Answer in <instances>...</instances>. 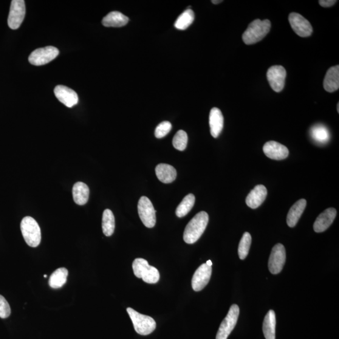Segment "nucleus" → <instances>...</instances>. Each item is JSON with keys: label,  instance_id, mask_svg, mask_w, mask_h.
<instances>
[{"label": "nucleus", "instance_id": "f257e3e1", "mask_svg": "<svg viewBox=\"0 0 339 339\" xmlns=\"http://www.w3.org/2000/svg\"><path fill=\"white\" fill-rule=\"evenodd\" d=\"M209 222V215L202 211L197 214L188 223L183 233V240L187 244H194L200 239Z\"/></svg>", "mask_w": 339, "mask_h": 339}, {"label": "nucleus", "instance_id": "f03ea898", "mask_svg": "<svg viewBox=\"0 0 339 339\" xmlns=\"http://www.w3.org/2000/svg\"><path fill=\"white\" fill-rule=\"evenodd\" d=\"M271 28V22L268 20L257 19L251 22L242 35V40L247 45L257 43L265 38L269 33Z\"/></svg>", "mask_w": 339, "mask_h": 339}, {"label": "nucleus", "instance_id": "7ed1b4c3", "mask_svg": "<svg viewBox=\"0 0 339 339\" xmlns=\"http://www.w3.org/2000/svg\"><path fill=\"white\" fill-rule=\"evenodd\" d=\"M21 228L27 244L30 247H37L41 241V231L36 220L30 216L25 217L22 220Z\"/></svg>", "mask_w": 339, "mask_h": 339}, {"label": "nucleus", "instance_id": "20e7f679", "mask_svg": "<svg viewBox=\"0 0 339 339\" xmlns=\"http://www.w3.org/2000/svg\"><path fill=\"white\" fill-rule=\"evenodd\" d=\"M135 275L149 284H155L159 281L160 273L156 268L148 264L146 259L137 258L133 262Z\"/></svg>", "mask_w": 339, "mask_h": 339}, {"label": "nucleus", "instance_id": "39448f33", "mask_svg": "<svg viewBox=\"0 0 339 339\" xmlns=\"http://www.w3.org/2000/svg\"><path fill=\"white\" fill-rule=\"evenodd\" d=\"M126 310L138 334L148 335L156 329V322L151 316L141 314L132 308H127Z\"/></svg>", "mask_w": 339, "mask_h": 339}, {"label": "nucleus", "instance_id": "423d86ee", "mask_svg": "<svg viewBox=\"0 0 339 339\" xmlns=\"http://www.w3.org/2000/svg\"><path fill=\"white\" fill-rule=\"evenodd\" d=\"M138 211L143 224L146 228H154L156 224V211L148 197L142 196L140 198L138 201Z\"/></svg>", "mask_w": 339, "mask_h": 339}, {"label": "nucleus", "instance_id": "0eeeda50", "mask_svg": "<svg viewBox=\"0 0 339 339\" xmlns=\"http://www.w3.org/2000/svg\"><path fill=\"white\" fill-rule=\"evenodd\" d=\"M239 315V307L235 304L232 305L227 316L220 324L216 339H228L236 326Z\"/></svg>", "mask_w": 339, "mask_h": 339}, {"label": "nucleus", "instance_id": "6e6552de", "mask_svg": "<svg viewBox=\"0 0 339 339\" xmlns=\"http://www.w3.org/2000/svg\"><path fill=\"white\" fill-rule=\"evenodd\" d=\"M59 54V51L56 47L48 46L40 48L31 53L28 61L33 66H43L53 61Z\"/></svg>", "mask_w": 339, "mask_h": 339}, {"label": "nucleus", "instance_id": "1a4fd4ad", "mask_svg": "<svg viewBox=\"0 0 339 339\" xmlns=\"http://www.w3.org/2000/svg\"><path fill=\"white\" fill-rule=\"evenodd\" d=\"M26 8L24 0H13L11 1L9 15L8 18V25L11 29L16 30L21 27L24 21Z\"/></svg>", "mask_w": 339, "mask_h": 339}, {"label": "nucleus", "instance_id": "9d476101", "mask_svg": "<svg viewBox=\"0 0 339 339\" xmlns=\"http://www.w3.org/2000/svg\"><path fill=\"white\" fill-rule=\"evenodd\" d=\"M286 261V251L284 246L277 244L271 251L270 256L268 267L270 271L273 275H276L281 272Z\"/></svg>", "mask_w": 339, "mask_h": 339}, {"label": "nucleus", "instance_id": "9b49d317", "mask_svg": "<svg viewBox=\"0 0 339 339\" xmlns=\"http://www.w3.org/2000/svg\"><path fill=\"white\" fill-rule=\"evenodd\" d=\"M289 22L292 29L302 37H307L312 35L313 28L310 23L300 14L291 13L289 15Z\"/></svg>", "mask_w": 339, "mask_h": 339}, {"label": "nucleus", "instance_id": "f8f14e48", "mask_svg": "<svg viewBox=\"0 0 339 339\" xmlns=\"http://www.w3.org/2000/svg\"><path fill=\"white\" fill-rule=\"evenodd\" d=\"M287 72L281 66H275L269 68L267 72V79L271 88L276 92L284 89Z\"/></svg>", "mask_w": 339, "mask_h": 339}, {"label": "nucleus", "instance_id": "ddd939ff", "mask_svg": "<svg viewBox=\"0 0 339 339\" xmlns=\"http://www.w3.org/2000/svg\"><path fill=\"white\" fill-rule=\"evenodd\" d=\"M212 275V266L207 263L200 265L195 272L192 279V287L195 292H200L210 281Z\"/></svg>", "mask_w": 339, "mask_h": 339}, {"label": "nucleus", "instance_id": "4468645a", "mask_svg": "<svg viewBox=\"0 0 339 339\" xmlns=\"http://www.w3.org/2000/svg\"><path fill=\"white\" fill-rule=\"evenodd\" d=\"M263 152L266 156L275 160L285 159L289 155V151L286 146L274 141H268L265 144Z\"/></svg>", "mask_w": 339, "mask_h": 339}, {"label": "nucleus", "instance_id": "2eb2a0df", "mask_svg": "<svg viewBox=\"0 0 339 339\" xmlns=\"http://www.w3.org/2000/svg\"><path fill=\"white\" fill-rule=\"evenodd\" d=\"M54 94L58 100L68 107H72L78 103L77 93L69 87L59 85L55 87Z\"/></svg>", "mask_w": 339, "mask_h": 339}, {"label": "nucleus", "instance_id": "dca6fc26", "mask_svg": "<svg viewBox=\"0 0 339 339\" xmlns=\"http://www.w3.org/2000/svg\"><path fill=\"white\" fill-rule=\"evenodd\" d=\"M336 216H337L336 209L334 208L326 209L316 218L313 224V230L316 233H322L326 231L332 224Z\"/></svg>", "mask_w": 339, "mask_h": 339}, {"label": "nucleus", "instance_id": "f3484780", "mask_svg": "<svg viewBox=\"0 0 339 339\" xmlns=\"http://www.w3.org/2000/svg\"><path fill=\"white\" fill-rule=\"evenodd\" d=\"M267 194V189L264 185H256L248 194L246 203L251 209L258 208L265 201Z\"/></svg>", "mask_w": 339, "mask_h": 339}, {"label": "nucleus", "instance_id": "a211bd4d", "mask_svg": "<svg viewBox=\"0 0 339 339\" xmlns=\"http://www.w3.org/2000/svg\"><path fill=\"white\" fill-rule=\"evenodd\" d=\"M209 126L211 135L215 138L219 137L224 127V117L221 111L217 107H213L209 115Z\"/></svg>", "mask_w": 339, "mask_h": 339}, {"label": "nucleus", "instance_id": "6ab92c4d", "mask_svg": "<svg viewBox=\"0 0 339 339\" xmlns=\"http://www.w3.org/2000/svg\"><path fill=\"white\" fill-rule=\"evenodd\" d=\"M158 179L164 183L173 182L177 177V171L174 166L165 163H160L155 168Z\"/></svg>", "mask_w": 339, "mask_h": 339}, {"label": "nucleus", "instance_id": "aec40b11", "mask_svg": "<svg viewBox=\"0 0 339 339\" xmlns=\"http://www.w3.org/2000/svg\"><path fill=\"white\" fill-rule=\"evenodd\" d=\"M306 205L307 201L304 199H299L298 201L294 203L292 207L290 208L289 212H288L287 218V224L289 227H295L297 224L305 208H306Z\"/></svg>", "mask_w": 339, "mask_h": 339}, {"label": "nucleus", "instance_id": "412c9836", "mask_svg": "<svg viewBox=\"0 0 339 339\" xmlns=\"http://www.w3.org/2000/svg\"><path fill=\"white\" fill-rule=\"evenodd\" d=\"M324 87L326 91L333 92L339 88V66L330 67L327 72L324 81Z\"/></svg>", "mask_w": 339, "mask_h": 339}, {"label": "nucleus", "instance_id": "4be33fe9", "mask_svg": "<svg viewBox=\"0 0 339 339\" xmlns=\"http://www.w3.org/2000/svg\"><path fill=\"white\" fill-rule=\"evenodd\" d=\"M129 22L128 17L119 11H112L104 17L102 24L106 27H121Z\"/></svg>", "mask_w": 339, "mask_h": 339}, {"label": "nucleus", "instance_id": "5701e85b", "mask_svg": "<svg viewBox=\"0 0 339 339\" xmlns=\"http://www.w3.org/2000/svg\"><path fill=\"white\" fill-rule=\"evenodd\" d=\"M72 196L74 202L79 205H83L88 201L89 189L86 183H76L72 189Z\"/></svg>", "mask_w": 339, "mask_h": 339}, {"label": "nucleus", "instance_id": "b1692460", "mask_svg": "<svg viewBox=\"0 0 339 339\" xmlns=\"http://www.w3.org/2000/svg\"><path fill=\"white\" fill-rule=\"evenodd\" d=\"M276 324L275 313L271 310L266 315L262 324V331L266 339H275Z\"/></svg>", "mask_w": 339, "mask_h": 339}, {"label": "nucleus", "instance_id": "393cba45", "mask_svg": "<svg viewBox=\"0 0 339 339\" xmlns=\"http://www.w3.org/2000/svg\"><path fill=\"white\" fill-rule=\"evenodd\" d=\"M310 135L316 143L326 144L330 140L329 130L322 124H316L310 129Z\"/></svg>", "mask_w": 339, "mask_h": 339}, {"label": "nucleus", "instance_id": "a878e982", "mask_svg": "<svg viewBox=\"0 0 339 339\" xmlns=\"http://www.w3.org/2000/svg\"><path fill=\"white\" fill-rule=\"evenodd\" d=\"M67 276L68 270L66 268H59L50 277L49 281L50 287L53 289H58L63 287L67 282Z\"/></svg>", "mask_w": 339, "mask_h": 339}, {"label": "nucleus", "instance_id": "bb28decb", "mask_svg": "<svg viewBox=\"0 0 339 339\" xmlns=\"http://www.w3.org/2000/svg\"><path fill=\"white\" fill-rule=\"evenodd\" d=\"M102 229L106 236H111L114 233L115 229V219L114 214L109 209H106L103 214L102 219Z\"/></svg>", "mask_w": 339, "mask_h": 339}, {"label": "nucleus", "instance_id": "cd10ccee", "mask_svg": "<svg viewBox=\"0 0 339 339\" xmlns=\"http://www.w3.org/2000/svg\"><path fill=\"white\" fill-rule=\"evenodd\" d=\"M195 201H196V197L192 194H189L183 198L182 201L178 205L176 212H175L177 216L179 217L185 216L193 208Z\"/></svg>", "mask_w": 339, "mask_h": 339}, {"label": "nucleus", "instance_id": "c85d7f7f", "mask_svg": "<svg viewBox=\"0 0 339 339\" xmlns=\"http://www.w3.org/2000/svg\"><path fill=\"white\" fill-rule=\"evenodd\" d=\"M194 18V11L191 9L186 10L177 18L175 23V27L177 29L184 30L193 23Z\"/></svg>", "mask_w": 339, "mask_h": 339}, {"label": "nucleus", "instance_id": "c756f323", "mask_svg": "<svg viewBox=\"0 0 339 339\" xmlns=\"http://www.w3.org/2000/svg\"><path fill=\"white\" fill-rule=\"evenodd\" d=\"M251 241H252V238H251V234L248 232H246L243 234L239 244L238 254L240 259L243 260L247 258L249 251H250Z\"/></svg>", "mask_w": 339, "mask_h": 339}, {"label": "nucleus", "instance_id": "7c9ffc66", "mask_svg": "<svg viewBox=\"0 0 339 339\" xmlns=\"http://www.w3.org/2000/svg\"><path fill=\"white\" fill-rule=\"evenodd\" d=\"M188 142V136L183 130H179L175 134L173 139V146L178 150H185Z\"/></svg>", "mask_w": 339, "mask_h": 339}, {"label": "nucleus", "instance_id": "2f4dec72", "mask_svg": "<svg viewBox=\"0 0 339 339\" xmlns=\"http://www.w3.org/2000/svg\"><path fill=\"white\" fill-rule=\"evenodd\" d=\"M172 124L169 121H163L157 126L155 129V135L157 138H162L167 135L171 131Z\"/></svg>", "mask_w": 339, "mask_h": 339}, {"label": "nucleus", "instance_id": "473e14b6", "mask_svg": "<svg viewBox=\"0 0 339 339\" xmlns=\"http://www.w3.org/2000/svg\"><path fill=\"white\" fill-rule=\"evenodd\" d=\"M11 309L9 304L4 296L0 295V318H8L10 315Z\"/></svg>", "mask_w": 339, "mask_h": 339}, {"label": "nucleus", "instance_id": "72a5a7b5", "mask_svg": "<svg viewBox=\"0 0 339 339\" xmlns=\"http://www.w3.org/2000/svg\"><path fill=\"white\" fill-rule=\"evenodd\" d=\"M318 2L322 7L327 8L332 7L337 1L335 0H320Z\"/></svg>", "mask_w": 339, "mask_h": 339}, {"label": "nucleus", "instance_id": "f704fd0d", "mask_svg": "<svg viewBox=\"0 0 339 339\" xmlns=\"http://www.w3.org/2000/svg\"><path fill=\"white\" fill-rule=\"evenodd\" d=\"M211 2L213 3V4L216 5L220 4V3L222 2V0H213V1H211Z\"/></svg>", "mask_w": 339, "mask_h": 339}, {"label": "nucleus", "instance_id": "c9c22d12", "mask_svg": "<svg viewBox=\"0 0 339 339\" xmlns=\"http://www.w3.org/2000/svg\"><path fill=\"white\" fill-rule=\"evenodd\" d=\"M206 263H207V264H208V265H209V266H212V265H213V262H212V261H211V260H208V261H207V262H206Z\"/></svg>", "mask_w": 339, "mask_h": 339}, {"label": "nucleus", "instance_id": "e433bc0d", "mask_svg": "<svg viewBox=\"0 0 339 339\" xmlns=\"http://www.w3.org/2000/svg\"><path fill=\"white\" fill-rule=\"evenodd\" d=\"M337 111L339 112V103L337 104Z\"/></svg>", "mask_w": 339, "mask_h": 339}, {"label": "nucleus", "instance_id": "4c0bfd02", "mask_svg": "<svg viewBox=\"0 0 339 339\" xmlns=\"http://www.w3.org/2000/svg\"><path fill=\"white\" fill-rule=\"evenodd\" d=\"M44 278H47V275H44Z\"/></svg>", "mask_w": 339, "mask_h": 339}]
</instances>
